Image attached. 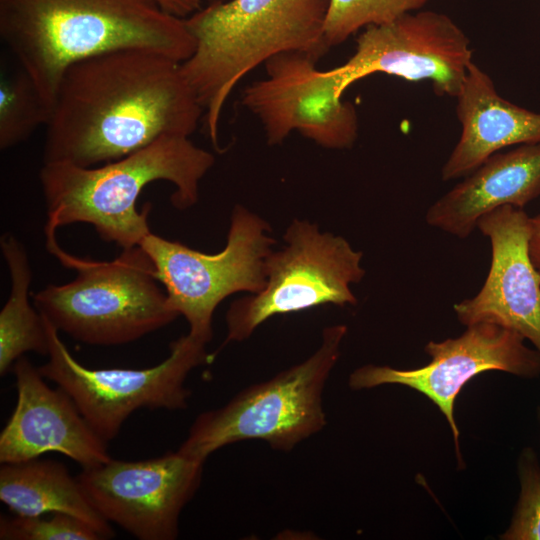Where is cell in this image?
I'll return each mask as SVG.
<instances>
[{
    "instance_id": "1",
    "label": "cell",
    "mask_w": 540,
    "mask_h": 540,
    "mask_svg": "<svg viewBox=\"0 0 540 540\" xmlns=\"http://www.w3.org/2000/svg\"><path fill=\"white\" fill-rule=\"evenodd\" d=\"M180 62L120 49L71 65L59 84L43 163L91 167L125 157L162 136H187L204 110Z\"/></svg>"
},
{
    "instance_id": "2",
    "label": "cell",
    "mask_w": 540,
    "mask_h": 540,
    "mask_svg": "<svg viewBox=\"0 0 540 540\" xmlns=\"http://www.w3.org/2000/svg\"><path fill=\"white\" fill-rule=\"evenodd\" d=\"M0 38L50 111L76 62L143 49L182 63L195 49L184 19L156 0H0Z\"/></svg>"
},
{
    "instance_id": "3",
    "label": "cell",
    "mask_w": 540,
    "mask_h": 540,
    "mask_svg": "<svg viewBox=\"0 0 540 540\" xmlns=\"http://www.w3.org/2000/svg\"><path fill=\"white\" fill-rule=\"evenodd\" d=\"M210 152L187 136H162L118 160L82 167L70 163H43L39 173L47 211L44 231L73 223L94 227L101 239L122 249L140 245L151 233V205L137 210V199L153 182L175 186L172 205L180 210L195 205L201 179L214 165Z\"/></svg>"
},
{
    "instance_id": "4",
    "label": "cell",
    "mask_w": 540,
    "mask_h": 540,
    "mask_svg": "<svg viewBox=\"0 0 540 540\" xmlns=\"http://www.w3.org/2000/svg\"><path fill=\"white\" fill-rule=\"evenodd\" d=\"M328 6L329 0H227L184 18L195 49L180 67L216 147L224 105L245 75L279 53L318 60L328 51Z\"/></svg>"
},
{
    "instance_id": "5",
    "label": "cell",
    "mask_w": 540,
    "mask_h": 540,
    "mask_svg": "<svg viewBox=\"0 0 540 540\" xmlns=\"http://www.w3.org/2000/svg\"><path fill=\"white\" fill-rule=\"evenodd\" d=\"M44 233L47 250L77 272L72 281L50 284L33 296L35 308L59 332L88 345H123L179 316L140 245L123 249L112 261H95L67 253L56 232Z\"/></svg>"
},
{
    "instance_id": "6",
    "label": "cell",
    "mask_w": 540,
    "mask_h": 540,
    "mask_svg": "<svg viewBox=\"0 0 540 540\" xmlns=\"http://www.w3.org/2000/svg\"><path fill=\"white\" fill-rule=\"evenodd\" d=\"M347 326L325 327L318 349L272 378L248 386L222 407L199 414L178 452L204 462L226 445L261 440L290 451L327 424L322 396Z\"/></svg>"
},
{
    "instance_id": "7",
    "label": "cell",
    "mask_w": 540,
    "mask_h": 540,
    "mask_svg": "<svg viewBox=\"0 0 540 540\" xmlns=\"http://www.w3.org/2000/svg\"><path fill=\"white\" fill-rule=\"evenodd\" d=\"M269 232L264 219L236 205L226 245L218 253H203L152 232L141 241L169 305L186 319L190 335L208 344L217 306L234 293L255 294L264 288L266 260L276 243Z\"/></svg>"
},
{
    "instance_id": "8",
    "label": "cell",
    "mask_w": 540,
    "mask_h": 540,
    "mask_svg": "<svg viewBox=\"0 0 540 540\" xmlns=\"http://www.w3.org/2000/svg\"><path fill=\"white\" fill-rule=\"evenodd\" d=\"M283 239L286 246L267 257L264 288L229 306L223 346L248 339L275 315L357 303L351 285L365 275L361 251L344 237L321 232L317 224L306 220L294 219Z\"/></svg>"
},
{
    "instance_id": "9",
    "label": "cell",
    "mask_w": 540,
    "mask_h": 540,
    "mask_svg": "<svg viewBox=\"0 0 540 540\" xmlns=\"http://www.w3.org/2000/svg\"><path fill=\"white\" fill-rule=\"evenodd\" d=\"M44 319L48 361L38 369L45 379L71 397L106 443L118 435L124 422L139 409H185L191 395L185 386L187 377L193 369L211 360L207 343L187 333L171 342L168 357L153 367L91 369L71 355L59 331Z\"/></svg>"
},
{
    "instance_id": "10",
    "label": "cell",
    "mask_w": 540,
    "mask_h": 540,
    "mask_svg": "<svg viewBox=\"0 0 540 540\" xmlns=\"http://www.w3.org/2000/svg\"><path fill=\"white\" fill-rule=\"evenodd\" d=\"M316 61L302 52L279 53L264 63L266 77L243 90L241 102L260 121L269 145L281 144L294 130L327 149H350L356 142V108L343 100L337 70H319Z\"/></svg>"
},
{
    "instance_id": "11",
    "label": "cell",
    "mask_w": 540,
    "mask_h": 540,
    "mask_svg": "<svg viewBox=\"0 0 540 540\" xmlns=\"http://www.w3.org/2000/svg\"><path fill=\"white\" fill-rule=\"evenodd\" d=\"M203 466L176 451L141 461L111 458L83 468L77 479L107 522L140 540H174L180 514L200 486Z\"/></svg>"
},
{
    "instance_id": "12",
    "label": "cell",
    "mask_w": 540,
    "mask_h": 540,
    "mask_svg": "<svg viewBox=\"0 0 540 540\" xmlns=\"http://www.w3.org/2000/svg\"><path fill=\"white\" fill-rule=\"evenodd\" d=\"M517 332L492 323L467 326L463 334L424 347L430 362L415 369H396L368 364L349 376L351 389H370L385 384L410 387L428 397L444 414L459 455V430L454 403L462 387L482 372L498 370L522 378L540 376V353L527 347Z\"/></svg>"
},
{
    "instance_id": "13",
    "label": "cell",
    "mask_w": 540,
    "mask_h": 540,
    "mask_svg": "<svg viewBox=\"0 0 540 540\" xmlns=\"http://www.w3.org/2000/svg\"><path fill=\"white\" fill-rule=\"evenodd\" d=\"M466 33L448 15L417 10L366 27L353 55L337 70L343 92L382 72L409 81L429 80L438 95L456 97L472 62Z\"/></svg>"
},
{
    "instance_id": "14",
    "label": "cell",
    "mask_w": 540,
    "mask_h": 540,
    "mask_svg": "<svg viewBox=\"0 0 540 540\" xmlns=\"http://www.w3.org/2000/svg\"><path fill=\"white\" fill-rule=\"evenodd\" d=\"M477 228L490 240L491 265L480 291L454 305L463 325L492 323L519 333L540 353V273L529 254L531 217L522 208L499 207Z\"/></svg>"
},
{
    "instance_id": "15",
    "label": "cell",
    "mask_w": 540,
    "mask_h": 540,
    "mask_svg": "<svg viewBox=\"0 0 540 540\" xmlns=\"http://www.w3.org/2000/svg\"><path fill=\"white\" fill-rule=\"evenodd\" d=\"M17 401L0 434V462L16 463L61 453L83 468L111 459L107 443L88 424L71 397L51 388L26 357L13 365Z\"/></svg>"
},
{
    "instance_id": "16",
    "label": "cell",
    "mask_w": 540,
    "mask_h": 540,
    "mask_svg": "<svg viewBox=\"0 0 540 540\" xmlns=\"http://www.w3.org/2000/svg\"><path fill=\"white\" fill-rule=\"evenodd\" d=\"M540 196V142L497 152L427 210L426 223L460 239L479 219L505 205L524 208Z\"/></svg>"
},
{
    "instance_id": "17",
    "label": "cell",
    "mask_w": 540,
    "mask_h": 540,
    "mask_svg": "<svg viewBox=\"0 0 540 540\" xmlns=\"http://www.w3.org/2000/svg\"><path fill=\"white\" fill-rule=\"evenodd\" d=\"M455 98L461 134L442 167L443 181L464 178L501 149L540 142V113L501 97L473 61Z\"/></svg>"
},
{
    "instance_id": "18",
    "label": "cell",
    "mask_w": 540,
    "mask_h": 540,
    "mask_svg": "<svg viewBox=\"0 0 540 540\" xmlns=\"http://www.w3.org/2000/svg\"><path fill=\"white\" fill-rule=\"evenodd\" d=\"M0 500L19 516L64 513L86 522L103 539L114 535L109 522L86 497L77 477L57 461L36 458L1 464Z\"/></svg>"
},
{
    "instance_id": "19",
    "label": "cell",
    "mask_w": 540,
    "mask_h": 540,
    "mask_svg": "<svg viewBox=\"0 0 540 540\" xmlns=\"http://www.w3.org/2000/svg\"><path fill=\"white\" fill-rule=\"evenodd\" d=\"M10 274V294L0 312V374L6 375L26 352L48 355L45 319L29 302L32 270L21 241L11 233L0 239Z\"/></svg>"
},
{
    "instance_id": "20",
    "label": "cell",
    "mask_w": 540,
    "mask_h": 540,
    "mask_svg": "<svg viewBox=\"0 0 540 540\" xmlns=\"http://www.w3.org/2000/svg\"><path fill=\"white\" fill-rule=\"evenodd\" d=\"M50 109L28 75L18 66L2 73L0 83V149L7 150L27 140L46 126Z\"/></svg>"
},
{
    "instance_id": "21",
    "label": "cell",
    "mask_w": 540,
    "mask_h": 540,
    "mask_svg": "<svg viewBox=\"0 0 540 540\" xmlns=\"http://www.w3.org/2000/svg\"><path fill=\"white\" fill-rule=\"evenodd\" d=\"M429 0H329L324 26L327 49L338 46L361 28L388 23L422 9Z\"/></svg>"
},
{
    "instance_id": "22",
    "label": "cell",
    "mask_w": 540,
    "mask_h": 540,
    "mask_svg": "<svg viewBox=\"0 0 540 540\" xmlns=\"http://www.w3.org/2000/svg\"><path fill=\"white\" fill-rule=\"evenodd\" d=\"M517 471L520 494L503 540H540V464L531 447L522 450Z\"/></svg>"
},
{
    "instance_id": "23",
    "label": "cell",
    "mask_w": 540,
    "mask_h": 540,
    "mask_svg": "<svg viewBox=\"0 0 540 540\" xmlns=\"http://www.w3.org/2000/svg\"><path fill=\"white\" fill-rule=\"evenodd\" d=\"M1 540H99L103 537L89 524L72 515L52 513L13 518L1 517Z\"/></svg>"
},
{
    "instance_id": "24",
    "label": "cell",
    "mask_w": 540,
    "mask_h": 540,
    "mask_svg": "<svg viewBox=\"0 0 540 540\" xmlns=\"http://www.w3.org/2000/svg\"><path fill=\"white\" fill-rule=\"evenodd\" d=\"M160 7L167 13L179 17L187 18L202 8L227 0H156Z\"/></svg>"
},
{
    "instance_id": "25",
    "label": "cell",
    "mask_w": 540,
    "mask_h": 540,
    "mask_svg": "<svg viewBox=\"0 0 540 540\" xmlns=\"http://www.w3.org/2000/svg\"><path fill=\"white\" fill-rule=\"evenodd\" d=\"M529 254L537 271L540 273V214L531 217Z\"/></svg>"
},
{
    "instance_id": "26",
    "label": "cell",
    "mask_w": 540,
    "mask_h": 540,
    "mask_svg": "<svg viewBox=\"0 0 540 540\" xmlns=\"http://www.w3.org/2000/svg\"><path fill=\"white\" fill-rule=\"evenodd\" d=\"M538 420H539V424H540V408H538Z\"/></svg>"
}]
</instances>
